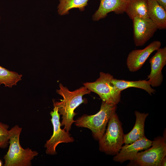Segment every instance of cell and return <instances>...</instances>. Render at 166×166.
Listing matches in <instances>:
<instances>
[{
	"instance_id": "cell-1",
	"label": "cell",
	"mask_w": 166,
	"mask_h": 166,
	"mask_svg": "<svg viewBox=\"0 0 166 166\" xmlns=\"http://www.w3.org/2000/svg\"><path fill=\"white\" fill-rule=\"evenodd\" d=\"M56 92L63 99L61 100L60 101L54 102V106L57 108L60 115L62 116L61 126H64L65 130L69 132L75 121L73 118L77 114L74 112L75 109L80 105L85 102L86 101L83 99V97L90 93L91 91L84 86L71 91L60 83L59 89Z\"/></svg>"
},
{
	"instance_id": "cell-2",
	"label": "cell",
	"mask_w": 166,
	"mask_h": 166,
	"mask_svg": "<svg viewBox=\"0 0 166 166\" xmlns=\"http://www.w3.org/2000/svg\"><path fill=\"white\" fill-rule=\"evenodd\" d=\"M22 128L16 125L9 130L8 151L4 157L5 166H30L38 153L29 148H23L20 144L19 136Z\"/></svg>"
},
{
	"instance_id": "cell-3",
	"label": "cell",
	"mask_w": 166,
	"mask_h": 166,
	"mask_svg": "<svg viewBox=\"0 0 166 166\" xmlns=\"http://www.w3.org/2000/svg\"><path fill=\"white\" fill-rule=\"evenodd\" d=\"M117 108V105L102 101L98 113L93 115H83L75 121V124L78 127L90 129L94 138L99 140L104 135L107 124Z\"/></svg>"
},
{
	"instance_id": "cell-4",
	"label": "cell",
	"mask_w": 166,
	"mask_h": 166,
	"mask_svg": "<svg viewBox=\"0 0 166 166\" xmlns=\"http://www.w3.org/2000/svg\"><path fill=\"white\" fill-rule=\"evenodd\" d=\"M105 132L99 140V150L110 155H116L124 144L122 124L116 112L111 116Z\"/></svg>"
},
{
	"instance_id": "cell-5",
	"label": "cell",
	"mask_w": 166,
	"mask_h": 166,
	"mask_svg": "<svg viewBox=\"0 0 166 166\" xmlns=\"http://www.w3.org/2000/svg\"><path fill=\"white\" fill-rule=\"evenodd\" d=\"M113 76L109 73H100V77L94 82L83 83L84 86L98 94L102 101L117 105L120 101L121 91L111 83Z\"/></svg>"
},
{
	"instance_id": "cell-6",
	"label": "cell",
	"mask_w": 166,
	"mask_h": 166,
	"mask_svg": "<svg viewBox=\"0 0 166 166\" xmlns=\"http://www.w3.org/2000/svg\"><path fill=\"white\" fill-rule=\"evenodd\" d=\"M152 147L142 152H138L130 160V164L140 166H160L166 155L165 137L159 136L152 141Z\"/></svg>"
},
{
	"instance_id": "cell-7",
	"label": "cell",
	"mask_w": 166,
	"mask_h": 166,
	"mask_svg": "<svg viewBox=\"0 0 166 166\" xmlns=\"http://www.w3.org/2000/svg\"><path fill=\"white\" fill-rule=\"evenodd\" d=\"M53 111L50 113L52 118L51 120L53 127V132L50 138L46 141L45 147L46 148V153L50 155L56 154V148L57 145L62 143H69L74 141L70 136L69 132L65 129L61 128L60 121V114L57 108L54 106Z\"/></svg>"
},
{
	"instance_id": "cell-8",
	"label": "cell",
	"mask_w": 166,
	"mask_h": 166,
	"mask_svg": "<svg viewBox=\"0 0 166 166\" xmlns=\"http://www.w3.org/2000/svg\"><path fill=\"white\" fill-rule=\"evenodd\" d=\"M132 20L135 44L142 46L153 36L157 28L149 18L135 17Z\"/></svg>"
},
{
	"instance_id": "cell-9",
	"label": "cell",
	"mask_w": 166,
	"mask_h": 166,
	"mask_svg": "<svg viewBox=\"0 0 166 166\" xmlns=\"http://www.w3.org/2000/svg\"><path fill=\"white\" fill-rule=\"evenodd\" d=\"M161 44L160 41H155L143 49H135L131 52L127 59V66L129 71L135 72L140 69L149 56L160 48Z\"/></svg>"
},
{
	"instance_id": "cell-10",
	"label": "cell",
	"mask_w": 166,
	"mask_h": 166,
	"mask_svg": "<svg viewBox=\"0 0 166 166\" xmlns=\"http://www.w3.org/2000/svg\"><path fill=\"white\" fill-rule=\"evenodd\" d=\"M151 72L148 76L151 86L157 87L161 85L163 80L162 70L166 64V47L159 48L149 60Z\"/></svg>"
},
{
	"instance_id": "cell-11",
	"label": "cell",
	"mask_w": 166,
	"mask_h": 166,
	"mask_svg": "<svg viewBox=\"0 0 166 166\" xmlns=\"http://www.w3.org/2000/svg\"><path fill=\"white\" fill-rule=\"evenodd\" d=\"M152 141L145 136L142 138L129 144L122 146L119 152L113 158L116 162L123 163L132 160L139 151L146 149L151 146Z\"/></svg>"
},
{
	"instance_id": "cell-12",
	"label": "cell",
	"mask_w": 166,
	"mask_h": 166,
	"mask_svg": "<svg viewBox=\"0 0 166 166\" xmlns=\"http://www.w3.org/2000/svg\"><path fill=\"white\" fill-rule=\"evenodd\" d=\"M98 9L92 17L93 21H98L106 17L111 12L117 14L125 12L128 0H99Z\"/></svg>"
},
{
	"instance_id": "cell-13",
	"label": "cell",
	"mask_w": 166,
	"mask_h": 166,
	"mask_svg": "<svg viewBox=\"0 0 166 166\" xmlns=\"http://www.w3.org/2000/svg\"><path fill=\"white\" fill-rule=\"evenodd\" d=\"M136 120L134 126L131 131L124 135V143L129 144L142 138L144 136V122L148 113H142L137 111L135 112Z\"/></svg>"
},
{
	"instance_id": "cell-14",
	"label": "cell",
	"mask_w": 166,
	"mask_h": 166,
	"mask_svg": "<svg viewBox=\"0 0 166 166\" xmlns=\"http://www.w3.org/2000/svg\"><path fill=\"white\" fill-rule=\"evenodd\" d=\"M149 18L156 25L157 29L166 28V10L156 0H148Z\"/></svg>"
},
{
	"instance_id": "cell-15",
	"label": "cell",
	"mask_w": 166,
	"mask_h": 166,
	"mask_svg": "<svg viewBox=\"0 0 166 166\" xmlns=\"http://www.w3.org/2000/svg\"><path fill=\"white\" fill-rule=\"evenodd\" d=\"M125 12L132 20L135 17L149 18L148 0H128Z\"/></svg>"
},
{
	"instance_id": "cell-16",
	"label": "cell",
	"mask_w": 166,
	"mask_h": 166,
	"mask_svg": "<svg viewBox=\"0 0 166 166\" xmlns=\"http://www.w3.org/2000/svg\"><path fill=\"white\" fill-rule=\"evenodd\" d=\"M112 84L119 91H122L130 87H135L144 90L149 94L154 93L155 90L152 88L148 81L146 80L138 81H129L124 80H119L113 78Z\"/></svg>"
},
{
	"instance_id": "cell-17",
	"label": "cell",
	"mask_w": 166,
	"mask_h": 166,
	"mask_svg": "<svg viewBox=\"0 0 166 166\" xmlns=\"http://www.w3.org/2000/svg\"><path fill=\"white\" fill-rule=\"evenodd\" d=\"M89 0H59L57 6V12L61 15L69 14V11L73 8L78 9L81 11H83L88 5Z\"/></svg>"
},
{
	"instance_id": "cell-18",
	"label": "cell",
	"mask_w": 166,
	"mask_h": 166,
	"mask_svg": "<svg viewBox=\"0 0 166 166\" xmlns=\"http://www.w3.org/2000/svg\"><path fill=\"white\" fill-rule=\"evenodd\" d=\"M22 75L10 71L0 66V85L4 84L5 87L11 88L17 85L22 80Z\"/></svg>"
},
{
	"instance_id": "cell-19",
	"label": "cell",
	"mask_w": 166,
	"mask_h": 166,
	"mask_svg": "<svg viewBox=\"0 0 166 166\" xmlns=\"http://www.w3.org/2000/svg\"><path fill=\"white\" fill-rule=\"evenodd\" d=\"M9 126L0 122V148L5 147L9 142Z\"/></svg>"
},
{
	"instance_id": "cell-20",
	"label": "cell",
	"mask_w": 166,
	"mask_h": 166,
	"mask_svg": "<svg viewBox=\"0 0 166 166\" xmlns=\"http://www.w3.org/2000/svg\"><path fill=\"white\" fill-rule=\"evenodd\" d=\"M156 2L166 10V0H156Z\"/></svg>"
},
{
	"instance_id": "cell-21",
	"label": "cell",
	"mask_w": 166,
	"mask_h": 166,
	"mask_svg": "<svg viewBox=\"0 0 166 166\" xmlns=\"http://www.w3.org/2000/svg\"><path fill=\"white\" fill-rule=\"evenodd\" d=\"M166 163V156H165L162 160L160 164V166H165Z\"/></svg>"
},
{
	"instance_id": "cell-22",
	"label": "cell",
	"mask_w": 166,
	"mask_h": 166,
	"mask_svg": "<svg viewBox=\"0 0 166 166\" xmlns=\"http://www.w3.org/2000/svg\"><path fill=\"white\" fill-rule=\"evenodd\" d=\"M2 165V161L0 160V166Z\"/></svg>"
},
{
	"instance_id": "cell-23",
	"label": "cell",
	"mask_w": 166,
	"mask_h": 166,
	"mask_svg": "<svg viewBox=\"0 0 166 166\" xmlns=\"http://www.w3.org/2000/svg\"></svg>"
}]
</instances>
